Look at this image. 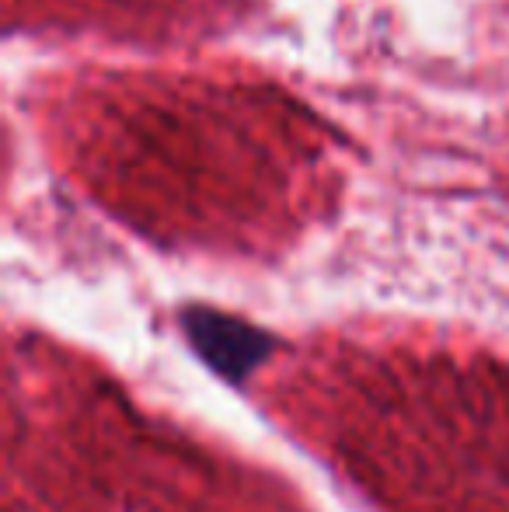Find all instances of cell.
Returning a JSON list of instances; mask_svg holds the SVG:
<instances>
[{"mask_svg":"<svg viewBox=\"0 0 509 512\" xmlns=\"http://www.w3.org/2000/svg\"><path fill=\"white\" fill-rule=\"evenodd\" d=\"M182 331L196 356L234 387H241L255 370H262L276 352V335L213 307H185Z\"/></svg>","mask_w":509,"mask_h":512,"instance_id":"obj_1","label":"cell"}]
</instances>
